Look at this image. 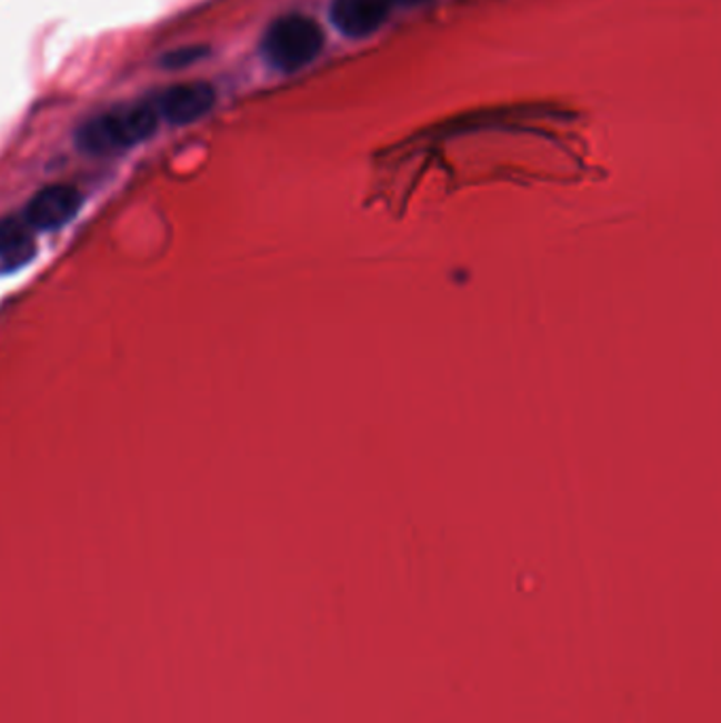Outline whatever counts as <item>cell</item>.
Wrapping results in <instances>:
<instances>
[{"label": "cell", "mask_w": 721, "mask_h": 723, "mask_svg": "<svg viewBox=\"0 0 721 723\" xmlns=\"http://www.w3.org/2000/svg\"><path fill=\"white\" fill-rule=\"evenodd\" d=\"M159 121L151 100L114 107L86 119L74 132V144L91 157L123 153L147 142L157 132Z\"/></svg>", "instance_id": "obj_1"}, {"label": "cell", "mask_w": 721, "mask_h": 723, "mask_svg": "<svg viewBox=\"0 0 721 723\" xmlns=\"http://www.w3.org/2000/svg\"><path fill=\"white\" fill-rule=\"evenodd\" d=\"M322 26L303 13H288L269 23L261 39V56L267 67L292 74L309 67L324 49Z\"/></svg>", "instance_id": "obj_2"}, {"label": "cell", "mask_w": 721, "mask_h": 723, "mask_svg": "<svg viewBox=\"0 0 721 723\" xmlns=\"http://www.w3.org/2000/svg\"><path fill=\"white\" fill-rule=\"evenodd\" d=\"M151 102L159 119L172 125H191L217 107V89L206 81L176 83L159 91Z\"/></svg>", "instance_id": "obj_3"}, {"label": "cell", "mask_w": 721, "mask_h": 723, "mask_svg": "<svg viewBox=\"0 0 721 723\" xmlns=\"http://www.w3.org/2000/svg\"><path fill=\"white\" fill-rule=\"evenodd\" d=\"M83 195L72 184H49L28 201L23 220L32 231H58L79 214Z\"/></svg>", "instance_id": "obj_4"}, {"label": "cell", "mask_w": 721, "mask_h": 723, "mask_svg": "<svg viewBox=\"0 0 721 723\" xmlns=\"http://www.w3.org/2000/svg\"><path fill=\"white\" fill-rule=\"evenodd\" d=\"M395 0H332L330 20L350 39H367L390 20Z\"/></svg>", "instance_id": "obj_5"}, {"label": "cell", "mask_w": 721, "mask_h": 723, "mask_svg": "<svg viewBox=\"0 0 721 723\" xmlns=\"http://www.w3.org/2000/svg\"><path fill=\"white\" fill-rule=\"evenodd\" d=\"M37 254L32 229L18 217L0 219V263L4 271H16Z\"/></svg>", "instance_id": "obj_6"}, {"label": "cell", "mask_w": 721, "mask_h": 723, "mask_svg": "<svg viewBox=\"0 0 721 723\" xmlns=\"http://www.w3.org/2000/svg\"><path fill=\"white\" fill-rule=\"evenodd\" d=\"M208 53H210V49L206 44H184V47H176L172 51L163 53L159 64L166 70H182V68L193 67L197 62H201Z\"/></svg>", "instance_id": "obj_7"}, {"label": "cell", "mask_w": 721, "mask_h": 723, "mask_svg": "<svg viewBox=\"0 0 721 723\" xmlns=\"http://www.w3.org/2000/svg\"><path fill=\"white\" fill-rule=\"evenodd\" d=\"M395 2H398V7H417V4H421L425 0H395Z\"/></svg>", "instance_id": "obj_8"}]
</instances>
